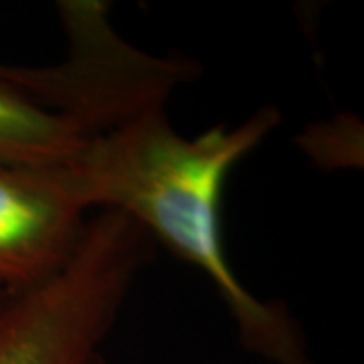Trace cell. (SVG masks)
Masks as SVG:
<instances>
[{
  "mask_svg": "<svg viewBox=\"0 0 364 364\" xmlns=\"http://www.w3.org/2000/svg\"><path fill=\"white\" fill-rule=\"evenodd\" d=\"M166 104H154L87 140L67 168L90 210H117L152 241L207 275L233 316L243 348L275 364L308 358L298 322L279 301L249 294L225 257L221 193L235 164L277 126L267 105L239 126L186 138L172 128Z\"/></svg>",
  "mask_w": 364,
  "mask_h": 364,
  "instance_id": "obj_1",
  "label": "cell"
},
{
  "mask_svg": "<svg viewBox=\"0 0 364 364\" xmlns=\"http://www.w3.org/2000/svg\"><path fill=\"white\" fill-rule=\"evenodd\" d=\"M152 255V237L130 217L91 215L59 272L0 294V364H105L102 346Z\"/></svg>",
  "mask_w": 364,
  "mask_h": 364,
  "instance_id": "obj_2",
  "label": "cell"
},
{
  "mask_svg": "<svg viewBox=\"0 0 364 364\" xmlns=\"http://www.w3.org/2000/svg\"><path fill=\"white\" fill-rule=\"evenodd\" d=\"M296 364H314V363L310 360V358H304V360H299V363H296Z\"/></svg>",
  "mask_w": 364,
  "mask_h": 364,
  "instance_id": "obj_5",
  "label": "cell"
},
{
  "mask_svg": "<svg viewBox=\"0 0 364 364\" xmlns=\"http://www.w3.org/2000/svg\"><path fill=\"white\" fill-rule=\"evenodd\" d=\"M90 138L75 117L33 95L0 67V166H67Z\"/></svg>",
  "mask_w": 364,
  "mask_h": 364,
  "instance_id": "obj_4",
  "label": "cell"
},
{
  "mask_svg": "<svg viewBox=\"0 0 364 364\" xmlns=\"http://www.w3.org/2000/svg\"><path fill=\"white\" fill-rule=\"evenodd\" d=\"M90 217L67 166H0V294L59 272Z\"/></svg>",
  "mask_w": 364,
  "mask_h": 364,
  "instance_id": "obj_3",
  "label": "cell"
}]
</instances>
